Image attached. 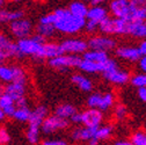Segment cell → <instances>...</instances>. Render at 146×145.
<instances>
[{"label":"cell","mask_w":146,"mask_h":145,"mask_svg":"<svg viewBox=\"0 0 146 145\" xmlns=\"http://www.w3.org/2000/svg\"><path fill=\"white\" fill-rule=\"evenodd\" d=\"M53 12L57 16L54 23L56 30L64 34H76L82 28H86V19L74 16L68 11V8H57Z\"/></svg>","instance_id":"6da1fadb"},{"label":"cell","mask_w":146,"mask_h":145,"mask_svg":"<svg viewBox=\"0 0 146 145\" xmlns=\"http://www.w3.org/2000/svg\"><path fill=\"white\" fill-rule=\"evenodd\" d=\"M46 117H48V108L45 106H37L31 112V116L28 122V130H27V139L30 144L38 143L40 131Z\"/></svg>","instance_id":"7a4b0ae2"},{"label":"cell","mask_w":146,"mask_h":145,"mask_svg":"<svg viewBox=\"0 0 146 145\" xmlns=\"http://www.w3.org/2000/svg\"><path fill=\"white\" fill-rule=\"evenodd\" d=\"M19 47L21 56H33L34 58L43 59L44 58V44H40L33 37L19 40L16 42Z\"/></svg>","instance_id":"3957f363"},{"label":"cell","mask_w":146,"mask_h":145,"mask_svg":"<svg viewBox=\"0 0 146 145\" xmlns=\"http://www.w3.org/2000/svg\"><path fill=\"white\" fill-rule=\"evenodd\" d=\"M22 57L19 51L17 43L13 42L11 39L4 34L0 35V61L4 63L6 59L9 58H20Z\"/></svg>","instance_id":"277c9868"},{"label":"cell","mask_w":146,"mask_h":145,"mask_svg":"<svg viewBox=\"0 0 146 145\" xmlns=\"http://www.w3.org/2000/svg\"><path fill=\"white\" fill-rule=\"evenodd\" d=\"M0 78L1 80L11 82H22L26 84V73L19 66H6L1 65L0 67Z\"/></svg>","instance_id":"5b68a950"},{"label":"cell","mask_w":146,"mask_h":145,"mask_svg":"<svg viewBox=\"0 0 146 145\" xmlns=\"http://www.w3.org/2000/svg\"><path fill=\"white\" fill-rule=\"evenodd\" d=\"M82 58H80L79 56L76 55H62L59 57L49 59V65L58 69V70H66L70 67H79V65L81 64Z\"/></svg>","instance_id":"8992f818"},{"label":"cell","mask_w":146,"mask_h":145,"mask_svg":"<svg viewBox=\"0 0 146 145\" xmlns=\"http://www.w3.org/2000/svg\"><path fill=\"white\" fill-rule=\"evenodd\" d=\"M109 8L116 19H123L127 21L132 11V4L127 0H113L109 4Z\"/></svg>","instance_id":"52a82bcc"},{"label":"cell","mask_w":146,"mask_h":145,"mask_svg":"<svg viewBox=\"0 0 146 145\" xmlns=\"http://www.w3.org/2000/svg\"><path fill=\"white\" fill-rule=\"evenodd\" d=\"M9 30L14 37L19 40L29 39V35L33 31V25L27 19H20L9 23Z\"/></svg>","instance_id":"ba28073f"},{"label":"cell","mask_w":146,"mask_h":145,"mask_svg":"<svg viewBox=\"0 0 146 145\" xmlns=\"http://www.w3.org/2000/svg\"><path fill=\"white\" fill-rule=\"evenodd\" d=\"M67 126H68V120H64L57 115H50L44 120L41 130L45 135H50L58 130L66 129Z\"/></svg>","instance_id":"9c48e42d"},{"label":"cell","mask_w":146,"mask_h":145,"mask_svg":"<svg viewBox=\"0 0 146 145\" xmlns=\"http://www.w3.org/2000/svg\"><path fill=\"white\" fill-rule=\"evenodd\" d=\"M88 43V48L90 50H96V51H110L116 47L115 40L110 37H106V36H94L90 37Z\"/></svg>","instance_id":"30bf717a"},{"label":"cell","mask_w":146,"mask_h":145,"mask_svg":"<svg viewBox=\"0 0 146 145\" xmlns=\"http://www.w3.org/2000/svg\"><path fill=\"white\" fill-rule=\"evenodd\" d=\"M64 53H71V55L78 56V53H84L88 51V43L82 41V40H77V39H70L65 40L60 43Z\"/></svg>","instance_id":"8fae6325"},{"label":"cell","mask_w":146,"mask_h":145,"mask_svg":"<svg viewBox=\"0 0 146 145\" xmlns=\"http://www.w3.org/2000/svg\"><path fill=\"white\" fill-rule=\"evenodd\" d=\"M81 115H82V124L86 128H100L101 126L103 118V114L101 110L87 109L84 113H81Z\"/></svg>","instance_id":"7c38bea8"},{"label":"cell","mask_w":146,"mask_h":145,"mask_svg":"<svg viewBox=\"0 0 146 145\" xmlns=\"http://www.w3.org/2000/svg\"><path fill=\"white\" fill-rule=\"evenodd\" d=\"M1 93H5L7 95H9L15 102L19 101L22 98H26V84L22 82H11L7 84L5 88H3Z\"/></svg>","instance_id":"4fadbf2b"},{"label":"cell","mask_w":146,"mask_h":145,"mask_svg":"<svg viewBox=\"0 0 146 145\" xmlns=\"http://www.w3.org/2000/svg\"><path fill=\"white\" fill-rule=\"evenodd\" d=\"M103 77L108 81H110L113 84H116V85H123V84L127 82L129 80H131L129 72L124 71V70H121L119 67L116 69V70H113V71H109V72H104Z\"/></svg>","instance_id":"5bb4252c"},{"label":"cell","mask_w":146,"mask_h":145,"mask_svg":"<svg viewBox=\"0 0 146 145\" xmlns=\"http://www.w3.org/2000/svg\"><path fill=\"white\" fill-rule=\"evenodd\" d=\"M116 55L119 58L130 61V62H139L140 58L143 57L139 48H133V47H119L116 49Z\"/></svg>","instance_id":"9a60e30c"},{"label":"cell","mask_w":146,"mask_h":145,"mask_svg":"<svg viewBox=\"0 0 146 145\" xmlns=\"http://www.w3.org/2000/svg\"><path fill=\"white\" fill-rule=\"evenodd\" d=\"M99 128H77L72 131L71 137L74 140H90L92 138L95 137L96 130Z\"/></svg>","instance_id":"2e32d148"},{"label":"cell","mask_w":146,"mask_h":145,"mask_svg":"<svg viewBox=\"0 0 146 145\" xmlns=\"http://www.w3.org/2000/svg\"><path fill=\"white\" fill-rule=\"evenodd\" d=\"M82 59H86V61H89V62H94V63H98V64H102V63H106L109 59V57H108L107 52L96 51V50H88L82 55Z\"/></svg>","instance_id":"e0dca14e"},{"label":"cell","mask_w":146,"mask_h":145,"mask_svg":"<svg viewBox=\"0 0 146 145\" xmlns=\"http://www.w3.org/2000/svg\"><path fill=\"white\" fill-rule=\"evenodd\" d=\"M108 17V12L104 7L102 6H98V7H90L87 14V20H92V21H96L99 23H101L104 19Z\"/></svg>","instance_id":"ac0fdd59"},{"label":"cell","mask_w":146,"mask_h":145,"mask_svg":"<svg viewBox=\"0 0 146 145\" xmlns=\"http://www.w3.org/2000/svg\"><path fill=\"white\" fill-rule=\"evenodd\" d=\"M23 11H8V9H1L0 11V21L4 23H12L14 21H17L20 19H23Z\"/></svg>","instance_id":"d6986e66"},{"label":"cell","mask_w":146,"mask_h":145,"mask_svg":"<svg viewBox=\"0 0 146 145\" xmlns=\"http://www.w3.org/2000/svg\"><path fill=\"white\" fill-rule=\"evenodd\" d=\"M68 11L77 17H81V19H86L89 8L85 3L81 1H73L68 5Z\"/></svg>","instance_id":"ffe728a7"},{"label":"cell","mask_w":146,"mask_h":145,"mask_svg":"<svg viewBox=\"0 0 146 145\" xmlns=\"http://www.w3.org/2000/svg\"><path fill=\"white\" fill-rule=\"evenodd\" d=\"M64 55V50L60 44L57 43H45L44 44V58H56Z\"/></svg>","instance_id":"44dd1931"},{"label":"cell","mask_w":146,"mask_h":145,"mask_svg":"<svg viewBox=\"0 0 146 145\" xmlns=\"http://www.w3.org/2000/svg\"><path fill=\"white\" fill-rule=\"evenodd\" d=\"M76 113H78L76 107L72 106V104H68V103L59 104L56 108V110H54V115H57V116H59L64 120H70Z\"/></svg>","instance_id":"7402d4cb"},{"label":"cell","mask_w":146,"mask_h":145,"mask_svg":"<svg viewBox=\"0 0 146 145\" xmlns=\"http://www.w3.org/2000/svg\"><path fill=\"white\" fill-rule=\"evenodd\" d=\"M72 82L76 84L81 90L84 92H90L93 89V84L88 78H86L85 76H81V74H73L72 78H71Z\"/></svg>","instance_id":"603a6c76"},{"label":"cell","mask_w":146,"mask_h":145,"mask_svg":"<svg viewBox=\"0 0 146 145\" xmlns=\"http://www.w3.org/2000/svg\"><path fill=\"white\" fill-rule=\"evenodd\" d=\"M79 69L84 72H87V73H98V72H103V63L98 64L94 62L82 59L81 64L79 65Z\"/></svg>","instance_id":"cb8c5ba5"},{"label":"cell","mask_w":146,"mask_h":145,"mask_svg":"<svg viewBox=\"0 0 146 145\" xmlns=\"http://www.w3.org/2000/svg\"><path fill=\"white\" fill-rule=\"evenodd\" d=\"M129 35L135 37L146 39V21L145 22H131Z\"/></svg>","instance_id":"d4e9b609"},{"label":"cell","mask_w":146,"mask_h":145,"mask_svg":"<svg viewBox=\"0 0 146 145\" xmlns=\"http://www.w3.org/2000/svg\"><path fill=\"white\" fill-rule=\"evenodd\" d=\"M30 116H31V110L28 107L27 108H17L13 118L19 122H29Z\"/></svg>","instance_id":"484cf974"},{"label":"cell","mask_w":146,"mask_h":145,"mask_svg":"<svg viewBox=\"0 0 146 145\" xmlns=\"http://www.w3.org/2000/svg\"><path fill=\"white\" fill-rule=\"evenodd\" d=\"M114 94L113 93H106L102 94V99H101V103L99 107V110L101 112H106L109 108H111V106L114 104Z\"/></svg>","instance_id":"4316f807"},{"label":"cell","mask_w":146,"mask_h":145,"mask_svg":"<svg viewBox=\"0 0 146 145\" xmlns=\"http://www.w3.org/2000/svg\"><path fill=\"white\" fill-rule=\"evenodd\" d=\"M36 31L37 34L44 36V37H50V36L53 35V33L56 31V27L52 26V25H42V23H38V26L36 27Z\"/></svg>","instance_id":"83f0119b"},{"label":"cell","mask_w":146,"mask_h":145,"mask_svg":"<svg viewBox=\"0 0 146 145\" xmlns=\"http://www.w3.org/2000/svg\"><path fill=\"white\" fill-rule=\"evenodd\" d=\"M113 132V126L111 125H102L96 130V134H95V138H98L99 140L101 139H107L110 137Z\"/></svg>","instance_id":"f1b7e54d"},{"label":"cell","mask_w":146,"mask_h":145,"mask_svg":"<svg viewBox=\"0 0 146 145\" xmlns=\"http://www.w3.org/2000/svg\"><path fill=\"white\" fill-rule=\"evenodd\" d=\"M101 99H102V94L100 93H94L89 95L87 99V106L89 107V109H99Z\"/></svg>","instance_id":"f546056e"},{"label":"cell","mask_w":146,"mask_h":145,"mask_svg":"<svg viewBox=\"0 0 146 145\" xmlns=\"http://www.w3.org/2000/svg\"><path fill=\"white\" fill-rule=\"evenodd\" d=\"M131 84L138 88H146V73H139L131 78Z\"/></svg>","instance_id":"4dcf8cb0"},{"label":"cell","mask_w":146,"mask_h":145,"mask_svg":"<svg viewBox=\"0 0 146 145\" xmlns=\"http://www.w3.org/2000/svg\"><path fill=\"white\" fill-rule=\"evenodd\" d=\"M13 106H16L15 101L9 95L1 93V95H0V109H5V108L13 107Z\"/></svg>","instance_id":"1f68e13d"},{"label":"cell","mask_w":146,"mask_h":145,"mask_svg":"<svg viewBox=\"0 0 146 145\" xmlns=\"http://www.w3.org/2000/svg\"><path fill=\"white\" fill-rule=\"evenodd\" d=\"M131 142L135 145H146V134L141 131H137L132 135Z\"/></svg>","instance_id":"d6a6232c"},{"label":"cell","mask_w":146,"mask_h":145,"mask_svg":"<svg viewBox=\"0 0 146 145\" xmlns=\"http://www.w3.org/2000/svg\"><path fill=\"white\" fill-rule=\"evenodd\" d=\"M56 20H57V16H56V14H54V12H52V13H49V14L43 15L41 19H40V23L54 26V23H56Z\"/></svg>","instance_id":"836d02e7"},{"label":"cell","mask_w":146,"mask_h":145,"mask_svg":"<svg viewBox=\"0 0 146 145\" xmlns=\"http://www.w3.org/2000/svg\"><path fill=\"white\" fill-rule=\"evenodd\" d=\"M114 114H115V116H116L117 118H119V120L124 118V117L126 116V114H127L126 107H125L124 104H117V106L115 107V109H114Z\"/></svg>","instance_id":"e575fe53"},{"label":"cell","mask_w":146,"mask_h":145,"mask_svg":"<svg viewBox=\"0 0 146 145\" xmlns=\"http://www.w3.org/2000/svg\"><path fill=\"white\" fill-rule=\"evenodd\" d=\"M118 69V65L116 63V61L109 58L106 63H103V72L102 73H104V72H109V71H113V70H116Z\"/></svg>","instance_id":"d590c367"},{"label":"cell","mask_w":146,"mask_h":145,"mask_svg":"<svg viewBox=\"0 0 146 145\" xmlns=\"http://www.w3.org/2000/svg\"><path fill=\"white\" fill-rule=\"evenodd\" d=\"M9 140H11V136L8 131L5 128H1L0 129V143H1V145H7Z\"/></svg>","instance_id":"8d00e7d4"},{"label":"cell","mask_w":146,"mask_h":145,"mask_svg":"<svg viewBox=\"0 0 146 145\" xmlns=\"http://www.w3.org/2000/svg\"><path fill=\"white\" fill-rule=\"evenodd\" d=\"M100 28V23L96 21H92V20H87L86 23V30L88 33H94L95 30H98Z\"/></svg>","instance_id":"74e56055"},{"label":"cell","mask_w":146,"mask_h":145,"mask_svg":"<svg viewBox=\"0 0 146 145\" xmlns=\"http://www.w3.org/2000/svg\"><path fill=\"white\" fill-rule=\"evenodd\" d=\"M42 145H67V143L65 140H60V139H45L42 142Z\"/></svg>","instance_id":"f35d334b"},{"label":"cell","mask_w":146,"mask_h":145,"mask_svg":"<svg viewBox=\"0 0 146 145\" xmlns=\"http://www.w3.org/2000/svg\"><path fill=\"white\" fill-rule=\"evenodd\" d=\"M70 121H71L72 123H76V124L82 123V115H81V113H76L74 115H73V116L70 118Z\"/></svg>","instance_id":"ab89813d"},{"label":"cell","mask_w":146,"mask_h":145,"mask_svg":"<svg viewBox=\"0 0 146 145\" xmlns=\"http://www.w3.org/2000/svg\"><path fill=\"white\" fill-rule=\"evenodd\" d=\"M33 39L37 42V43H40V44H45L46 43V39L44 37V36H42V35H40V34H36V35H34L33 36Z\"/></svg>","instance_id":"60d3db41"},{"label":"cell","mask_w":146,"mask_h":145,"mask_svg":"<svg viewBox=\"0 0 146 145\" xmlns=\"http://www.w3.org/2000/svg\"><path fill=\"white\" fill-rule=\"evenodd\" d=\"M138 96L143 102H146V88H138Z\"/></svg>","instance_id":"b9f144b4"},{"label":"cell","mask_w":146,"mask_h":145,"mask_svg":"<svg viewBox=\"0 0 146 145\" xmlns=\"http://www.w3.org/2000/svg\"><path fill=\"white\" fill-rule=\"evenodd\" d=\"M15 104H16V108H27L28 107L27 106V99L26 98H22L19 101H16Z\"/></svg>","instance_id":"7bdbcfd3"},{"label":"cell","mask_w":146,"mask_h":145,"mask_svg":"<svg viewBox=\"0 0 146 145\" xmlns=\"http://www.w3.org/2000/svg\"><path fill=\"white\" fill-rule=\"evenodd\" d=\"M139 67L141 69L143 72H145L146 73V56H143L139 61Z\"/></svg>","instance_id":"ee69618b"},{"label":"cell","mask_w":146,"mask_h":145,"mask_svg":"<svg viewBox=\"0 0 146 145\" xmlns=\"http://www.w3.org/2000/svg\"><path fill=\"white\" fill-rule=\"evenodd\" d=\"M139 50H140V53H141V56H146V40L143 41L139 45Z\"/></svg>","instance_id":"f6af8a7d"},{"label":"cell","mask_w":146,"mask_h":145,"mask_svg":"<svg viewBox=\"0 0 146 145\" xmlns=\"http://www.w3.org/2000/svg\"><path fill=\"white\" fill-rule=\"evenodd\" d=\"M115 145H135L131 140H117Z\"/></svg>","instance_id":"bcb514c9"},{"label":"cell","mask_w":146,"mask_h":145,"mask_svg":"<svg viewBox=\"0 0 146 145\" xmlns=\"http://www.w3.org/2000/svg\"><path fill=\"white\" fill-rule=\"evenodd\" d=\"M103 1H101V0H92V1H89V5L90 7H98V6H101Z\"/></svg>","instance_id":"7dc6e473"},{"label":"cell","mask_w":146,"mask_h":145,"mask_svg":"<svg viewBox=\"0 0 146 145\" xmlns=\"http://www.w3.org/2000/svg\"><path fill=\"white\" fill-rule=\"evenodd\" d=\"M99 142H100V140H99L98 138H95V137H94V138H92V139H90V140L88 142V145H98V144H99Z\"/></svg>","instance_id":"c3c4849f"},{"label":"cell","mask_w":146,"mask_h":145,"mask_svg":"<svg viewBox=\"0 0 146 145\" xmlns=\"http://www.w3.org/2000/svg\"><path fill=\"white\" fill-rule=\"evenodd\" d=\"M5 117H6V114L1 110V109H0V120H1V121H4L5 120Z\"/></svg>","instance_id":"681fc988"},{"label":"cell","mask_w":146,"mask_h":145,"mask_svg":"<svg viewBox=\"0 0 146 145\" xmlns=\"http://www.w3.org/2000/svg\"><path fill=\"white\" fill-rule=\"evenodd\" d=\"M145 7H146V3H145Z\"/></svg>","instance_id":"f907efd6"}]
</instances>
